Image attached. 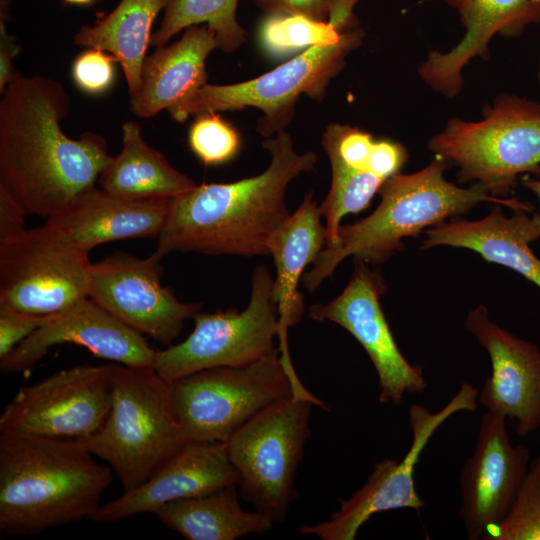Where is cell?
<instances>
[{
    "label": "cell",
    "instance_id": "cell-1",
    "mask_svg": "<svg viewBox=\"0 0 540 540\" xmlns=\"http://www.w3.org/2000/svg\"><path fill=\"white\" fill-rule=\"evenodd\" d=\"M0 101V186L29 214L46 219L95 186L112 156L101 135L68 137L70 110L63 85L17 72Z\"/></svg>",
    "mask_w": 540,
    "mask_h": 540
},
{
    "label": "cell",
    "instance_id": "cell-2",
    "mask_svg": "<svg viewBox=\"0 0 540 540\" xmlns=\"http://www.w3.org/2000/svg\"><path fill=\"white\" fill-rule=\"evenodd\" d=\"M270 154L260 174L231 183H203L170 198L153 254L268 255L272 233L290 216L289 184L315 167L314 152L298 153L285 130L262 142Z\"/></svg>",
    "mask_w": 540,
    "mask_h": 540
},
{
    "label": "cell",
    "instance_id": "cell-3",
    "mask_svg": "<svg viewBox=\"0 0 540 540\" xmlns=\"http://www.w3.org/2000/svg\"><path fill=\"white\" fill-rule=\"evenodd\" d=\"M111 470L75 439L0 432V531L35 535L89 520Z\"/></svg>",
    "mask_w": 540,
    "mask_h": 540
},
{
    "label": "cell",
    "instance_id": "cell-4",
    "mask_svg": "<svg viewBox=\"0 0 540 540\" xmlns=\"http://www.w3.org/2000/svg\"><path fill=\"white\" fill-rule=\"evenodd\" d=\"M446 164L436 157L419 171L387 179L379 189L377 208L355 223L341 225L337 245L320 251L303 274L305 288L316 290L349 256L364 263H383L404 249V238L417 237L424 230L466 214L480 202L533 210L529 203L515 198L493 196L479 183L464 188L446 180Z\"/></svg>",
    "mask_w": 540,
    "mask_h": 540
},
{
    "label": "cell",
    "instance_id": "cell-5",
    "mask_svg": "<svg viewBox=\"0 0 540 540\" xmlns=\"http://www.w3.org/2000/svg\"><path fill=\"white\" fill-rule=\"evenodd\" d=\"M112 402L102 427L75 439L110 465L124 492L145 482L185 443L170 382L153 367L110 364Z\"/></svg>",
    "mask_w": 540,
    "mask_h": 540
},
{
    "label": "cell",
    "instance_id": "cell-6",
    "mask_svg": "<svg viewBox=\"0 0 540 540\" xmlns=\"http://www.w3.org/2000/svg\"><path fill=\"white\" fill-rule=\"evenodd\" d=\"M428 148L458 168L460 182L507 198L521 174L540 173V101L502 92L482 119L450 118Z\"/></svg>",
    "mask_w": 540,
    "mask_h": 540
},
{
    "label": "cell",
    "instance_id": "cell-7",
    "mask_svg": "<svg viewBox=\"0 0 540 540\" xmlns=\"http://www.w3.org/2000/svg\"><path fill=\"white\" fill-rule=\"evenodd\" d=\"M363 29L345 31L339 43L314 46L275 69L248 81L227 84H205L168 111L184 122L189 116L205 112L257 108L263 113L257 131L265 138L285 130L294 117L301 95L322 100L331 81L343 70L349 54L360 46Z\"/></svg>",
    "mask_w": 540,
    "mask_h": 540
},
{
    "label": "cell",
    "instance_id": "cell-8",
    "mask_svg": "<svg viewBox=\"0 0 540 540\" xmlns=\"http://www.w3.org/2000/svg\"><path fill=\"white\" fill-rule=\"evenodd\" d=\"M313 405L293 396L276 401L225 442L242 498L272 522L284 521L297 497L295 478L310 435Z\"/></svg>",
    "mask_w": 540,
    "mask_h": 540
},
{
    "label": "cell",
    "instance_id": "cell-9",
    "mask_svg": "<svg viewBox=\"0 0 540 540\" xmlns=\"http://www.w3.org/2000/svg\"><path fill=\"white\" fill-rule=\"evenodd\" d=\"M174 412L186 442H226L276 401L292 396L279 348L248 365L212 367L170 382Z\"/></svg>",
    "mask_w": 540,
    "mask_h": 540
},
{
    "label": "cell",
    "instance_id": "cell-10",
    "mask_svg": "<svg viewBox=\"0 0 540 540\" xmlns=\"http://www.w3.org/2000/svg\"><path fill=\"white\" fill-rule=\"evenodd\" d=\"M193 320L185 340L156 351L153 368L168 382L207 368L248 365L275 352L279 313L274 278L265 266H257L244 310L201 311Z\"/></svg>",
    "mask_w": 540,
    "mask_h": 540
},
{
    "label": "cell",
    "instance_id": "cell-11",
    "mask_svg": "<svg viewBox=\"0 0 540 540\" xmlns=\"http://www.w3.org/2000/svg\"><path fill=\"white\" fill-rule=\"evenodd\" d=\"M88 254L45 225L0 241V308L48 316L88 298Z\"/></svg>",
    "mask_w": 540,
    "mask_h": 540
},
{
    "label": "cell",
    "instance_id": "cell-12",
    "mask_svg": "<svg viewBox=\"0 0 540 540\" xmlns=\"http://www.w3.org/2000/svg\"><path fill=\"white\" fill-rule=\"evenodd\" d=\"M479 390L463 381L457 393L438 412L413 404L409 409L412 442L400 461L384 459L375 463L365 484L326 521L300 527V533L315 535L322 540H353L361 526L372 515L402 508L419 511L425 506L415 486V468L420 455L436 430L460 411L474 412L478 406Z\"/></svg>",
    "mask_w": 540,
    "mask_h": 540
},
{
    "label": "cell",
    "instance_id": "cell-13",
    "mask_svg": "<svg viewBox=\"0 0 540 540\" xmlns=\"http://www.w3.org/2000/svg\"><path fill=\"white\" fill-rule=\"evenodd\" d=\"M111 402L110 364L77 365L20 388L0 415V432L86 438L102 427Z\"/></svg>",
    "mask_w": 540,
    "mask_h": 540
},
{
    "label": "cell",
    "instance_id": "cell-14",
    "mask_svg": "<svg viewBox=\"0 0 540 540\" xmlns=\"http://www.w3.org/2000/svg\"><path fill=\"white\" fill-rule=\"evenodd\" d=\"M161 260L155 254L138 258L115 252L91 263L88 297L120 322L169 346L202 305L180 301L162 285Z\"/></svg>",
    "mask_w": 540,
    "mask_h": 540
},
{
    "label": "cell",
    "instance_id": "cell-15",
    "mask_svg": "<svg viewBox=\"0 0 540 540\" xmlns=\"http://www.w3.org/2000/svg\"><path fill=\"white\" fill-rule=\"evenodd\" d=\"M354 271L344 290L326 304H314L309 316L347 330L365 349L378 375L379 400L397 405L406 393L427 387L423 367L412 365L401 353L380 304L386 284L367 263L354 260Z\"/></svg>",
    "mask_w": 540,
    "mask_h": 540
},
{
    "label": "cell",
    "instance_id": "cell-16",
    "mask_svg": "<svg viewBox=\"0 0 540 540\" xmlns=\"http://www.w3.org/2000/svg\"><path fill=\"white\" fill-rule=\"evenodd\" d=\"M531 461L529 448L513 445L506 418L485 412L473 454L460 473V518L467 538L483 539L509 513Z\"/></svg>",
    "mask_w": 540,
    "mask_h": 540
},
{
    "label": "cell",
    "instance_id": "cell-17",
    "mask_svg": "<svg viewBox=\"0 0 540 540\" xmlns=\"http://www.w3.org/2000/svg\"><path fill=\"white\" fill-rule=\"evenodd\" d=\"M465 327L491 361L479 403L514 421L520 437L530 435L540 427V349L493 322L484 305L469 311Z\"/></svg>",
    "mask_w": 540,
    "mask_h": 540
},
{
    "label": "cell",
    "instance_id": "cell-18",
    "mask_svg": "<svg viewBox=\"0 0 540 540\" xmlns=\"http://www.w3.org/2000/svg\"><path fill=\"white\" fill-rule=\"evenodd\" d=\"M76 344L94 355L132 367H153L156 351L138 331L120 322L89 297L46 321L0 359L4 373L28 371L59 344Z\"/></svg>",
    "mask_w": 540,
    "mask_h": 540
},
{
    "label": "cell",
    "instance_id": "cell-19",
    "mask_svg": "<svg viewBox=\"0 0 540 540\" xmlns=\"http://www.w3.org/2000/svg\"><path fill=\"white\" fill-rule=\"evenodd\" d=\"M238 482V472L224 442H186L145 482L101 505L89 520L110 523L156 513L166 503L205 495Z\"/></svg>",
    "mask_w": 540,
    "mask_h": 540
},
{
    "label": "cell",
    "instance_id": "cell-20",
    "mask_svg": "<svg viewBox=\"0 0 540 540\" xmlns=\"http://www.w3.org/2000/svg\"><path fill=\"white\" fill-rule=\"evenodd\" d=\"M455 8L465 33L449 51H430L417 73L433 91L452 99L462 90V71L475 57L487 60L489 44L498 34L518 37L540 22V0H442Z\"/></svg>",
    "mask_w": 540,
    "mask_h": 540
},
{
    "label": "cell",
    "instance_id": "cell-21",
    "mask_svg": "<svg viewBox=\"0 0 540 540\" xmlns=\"http://www.w3.org/2000/svg\"><path fill=\"white\" fill-rule=\"evenodd\" d=\"M170 198L130 199L91 187L43 224L73 247L89 253L100 244L157 238Z\"/></svg>",
    "mask_w": 540,
    "mask_h": 540
},
{
    "label": "cell",
    "instance_id": "cell-22",
    "mask_svg": "<svg viewBox=\"0 0 540 540\" xmlns=\"http://www.w3.org/2000/svg\"><path fill=\"white\" fill-rule=\"evenodd\" d=\"M494 204L479 220L453 217L425 231L422 249L436 246L465 248L484 260L508 267L540 288V259L530 243L540 239V212L513 210L506 216Z\"/></svg>",
    "mask_w": 540,
    "mask_h": 540
},
{
    "label": "cell",
    "instance_id": "cell-23",
    "mask_svg": "<svg viewBox=\"0 0 540 540\" xmlns=\"http://www.w3.org/2000/svg\"><path fill=\"white\" fill-rule=\"evenodd\" d=\"M215 49L216 36L207 25L190 26L177 42L158 47L144 60L131 111L140 118L152 117L203 87L207 84L206 59Z\"/></svg>",
    "mask_w": 540,
    "mask_h": 540
},
{
    "label": "cell",
    "instance_id": "cell-24",
    "mask_svg": "<svg viewBox=\"0 0 540 540\" xmlns=\"http://www.w3.org/2000/svg\"><path fill=\"white\" fill-rule=\"evenodd\" d=\"M321 211L308 193L299 207L272 233L268 255L276 268L274 296L278 304V348L282 360H289L287 333L302 318L304 299L298 291L303 272L325 244Z\"/></svg>",
    "mask_w": 540,
    "mask_h": 540
},
{
    "label": "cell",
    "instance_id": "cell-25",
    "mask_svg": "<svg viewBox=\"0 0 540 540\" xmlns=\"http://www.w3.org/2000/svg\"><path fill=\"white\" fill-rule=\"evenodd\" d=\"M98 181L106 192L130 199L172 198L197 185L144 141L141 126L134 121L122 125V149Z\"/></svg>",
    "mask_w": 540,
    "mask_h": 540
},
{
    "label": "cell",
    "instance_id": "cell-26",
    "mask_svg": "<svg viewBox=\"0 0 540 540\" xmlns=\"http://www.w3.org/2000/svg\"><path fill=\"white\" fill-rule=\"evenodd\" d=\"M237 487L233 484L205 495L175 500L155 514L162 524L187 540H234L270 530L274 522L268 517L240 506Z\"/></svg>",
    "mask_w": 540,
    "mask_h": 540
},
{
    "label": "cell",
    "instance_id": "cell-27",
    "mask_svg": "<svg viewBox=\"0 0 540 540\" xmlns=\"http://www.w3.org/2000/svg\"><path fill=\"white\" fill-rule=\"evenodd\" d=\"M164 0H121L93 25H84L74 36L76 45L108 52L124 72L130 97L138 93L141 71L154 20Z\"/></svg>",
    "mask_w": 540,
    "mask_h": 540
},
{
    "label": "cell",
    "instance_id": "cell-28",
    "mask_svg": "<svg viewBox=\"0 0 540 540\" xmlns=\"http://www.w3.org/2000/svg\"><path fill=\"white\" fill-rule=\"evenodd\" d=\"M238 0H164L163 17L151 37L157 47L193 25L205 23L216 36L217 48L231 53L247 41V32L238 23Z\"/></svg>",
    "mask_w": 540,
    "mask_h": 540
},
{
    "label": "cell",
    "instance_id": "cell-29",
    "mask_svg": "<svg viewBox=\"0 0 540 540\" xmlns=\"http://www.w3.org/2000/svg\"><path fill=\"white\" fill-rule=\"evenodd\" d=\"M328 158L331 186L319 208L326 220L325 247H334L339 241L342 219L347 214L365 210L385 181L368 170L350 167L334 156Z\"/></svg>",
    "mask_w": 540,
    "mask_h": 540
},
{
    "label": "cell",
    "instance_id": "cell-30",
    "mask_svg": "<svg viewBox=\"0 0 540 540\" xmlns=\"http://www.w3.org/2000/svg\"><path fill=\"white\" fill-rule=\"evenodd\" d=\"M343 33L327 21L300 14H273L262 21L258 36L262 49L269 56L283 58L314 46L337 44Z\"/></svg>",
    "mask_w": 540,
    "mask_h": 540
},
{
    "label": "cell",
    "instance_id": "cell-31",
    "mask_svg": "<svg viewBox=\"0 0 540 540\" xmlns=\"http://www.w3.org/2000/svg\"><path fill=\"white\" fill-rule=\"evenodd\" d=\"M487 540H540V455L531 459L516 499L505 519L489 529Z\"/></svg>",
    "mask_w": 540,
    "mask_h": 540
},
{
    "label": "cell",
    "instance_id": "cell-32",
    "mask_svg": "<svg viewBox=\"0 0 540 540\" xmlns=\"http://www.w3.org/2000/svg\"><path fill=\"white\" fill-rule=\"evenodd\" d=\"M192 152L206 166L221 165L233 159L240 148L238 132L217 112L196 116L188 133Z\"/></svg>",
    "mask_w": 540,
    "mask_h": 540
},
{
    "label": "cell",
    "instance_id": "cell-33",
    "mask_svg": "<svg viewBox=\"0 0 540 540\" xmlns=\"http://www.w3.org/2000/svg\"><path fill=\"white\" fill-rule=\"evenodd\" d=\"M116 60L112 55L96 48L80 54L72 64V79L75 85L90 95L106 92L115 79Z\"/></svg>",
    "mask_w": 540,
    "mask_h": 540
},
{
    "label": "cell",
    "instance_id": "cell-34",
    "mask_svg": "<svg viewBox=\"0 0 540 540\" xmlns=\"http://www.w3.org/2000/svg\"><path fill=\"white\" fill-rule=\"evenodd\" d=\"M46 319L47 316L0 308V359L29 337Z\"/></svg>",
    "mask_w": 540,
    "mask_h": 540
},
{
    "label": "cell",
    "instance_id": "cell-35",
    "mask_svg": "<svg viewBox=\"0 0 540 540\" xmlns=\"http://www.w3.org/2000/svg\"><path fill=\"white\" fill-rule=\"evenodd\" d=\"M407 160V149L401 143L387 139L375 140L369 168L373 174L386 181L398 174Z\"/></svg>",
    "mask_w": 540,
    "mask_h": 540
},
{
    "label": "cell",
    "instance_id": "cell-36",
    "mask_svg": "<svg viewBox=\"0 0 540 540\" xmlns=\"http://www.w3.org/2000/svg\"><path fill=\"white\" fill-rule=\"evenodd\" d=\"M267 15L300 14L309 18L327 21V0H254Z\"/></svg>",
    "mask_w": 540,
    "mask_h": 540
},
{
    "label": "cell",
    "instance_id": "cell-37",
    "mask_svg": "<svg viewBox=\"0 0 540 540\" xmlns=\"http://www.w3.org/2000/svg\"><path fill=\"white\" fill-rule=\"evenodd\" d=\"M28 215L22 204L3 186H0V241L25 230Z\"/></svg>",
    "mask_w": 540,
    "mask_h": 540
},
{
    "label": "cell",
    "instance_id": "cell-38",
    "mask_svg": "<svg viewBox=\"0 0 540 540\" xmlns=\"http://www.w3.org/2000/svg\"><path fill=\"white\" fill-rule=\"evenodd\" d=\"M7 0H1L0 4V92L3 93L8 83L13 79L17 71L14 69L13 60L19 53L20 46L14 42V38L7 33L6 15L9 11Z\"/></svg>",
    "mask_w": 540,
    "mask_h": 540
},
{
    "label": "cell",
    "instance_id": "cell-39",
    "mask_svg": "<svg viewBox=\"0 0 540 540\" xmlns=\"http://www.w3.org/2000/svg\"><path fill=\"white\" fill-rule=\"evenodd\" d=\"M360 0H327V22L337 31L345 32L360 26L353 10Z\"/></svg>",
    "mask_w": 540,
    "mask_h": 540
},
{
    "label": "cell",
    "instance_id": "cell-40",
    "mask_svg": "<svg viewBox=\"0 0 540 540\" xmlns=\"http://www.w3.org/2000/svg\"><path fill=\"white\" fill-rule=\"evenodd\" d=\"M522 184L531 191L540 202V179L539 178H532L530 176L525 175L522 178Z\"/></svg>",
    "mask_w": 540,
    "mask_h": 540
},
{
    "label": "cell",
    "instance_id": "cell-41",
    "mask_svg": "<svg viewBox=\"0 0 540 540\" xmlns=\"http://www.w3.org/2000/svg\"><path fill=\"white\" fill-rule=\"evenodd\" d=\"M63 1L69 5H90L95 0H63Z\"/></svg>",
    "mask_w": 540,
    "mask_h": 540
},
{
    "label": "cell",
    "instance_id": "cell-42",
    "mask_svg": "<svg viewBox=\"0 0 540 540\" xmlns=\"http://www.w3.org/2000/svg\"><path fill=\"white\" fill-rule=\"evenodd\" d=\"M537 77H538V81H539V83H540V61H539V63H538Z\"/></svg>",
    "mask_w": 540,
    "mask_h": 540
}]
</instances>
